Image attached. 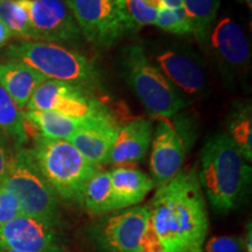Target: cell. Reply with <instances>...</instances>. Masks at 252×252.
<instances>
[{"instance_id":"cell-19","label":"cell","mask_w":252,"mask_h":252,"mask_svg":"<svg viewBox=\"0 0 252 252\" xmlns=\"http://www.w3.org/2000/svg\"><path fill=\"white\" fill-rule=\"evenodd\" d=\"M25 126L32 127V133L46 139L68 140L76 132L86 119H77L52 111L23 112Z\"/></svg>"},{"instance_id":"cell-9","label":"cell","mask_w":252,"mask_h":252,"mask_svg":"<svg viewBox=\"0 0 252 252\" xmlns=\"http://www.w3.org/2000/svg\"><path fill=\"white\" fill-rule=\"evenodd\" d=\"M25 109L52 111L77 119L89 118L104 110L97 100L91 98L86 88L50 78H46L36 88Z\"/></svg>"},{"instance_id":"cell-13","label":"cell","mask_w":252,"mask_h":252,"mask_svg":"<svg viewBox=\"0 0 252 252\" xmlns=\"http://www.w3.org/2000/svg\"><path fill=\"white\" fill-rule=\"evenodd\" d=\"M0 249L23 252H62V244L54 225L19 215L0 225Z\"/></svg>"},{"instance_id":"cell-35","label":"cell","mask_w":252,"mask_h":252,"mask_svg":"<svg viewBox=\"0 0 252 252\" xmlns=\"http://www.w3.org/2000/svg\"><path fill=\"white\" fill-rule=\"evenodd\" d=\"M115 1H116V2H119V1H121V0H115Z\"/></svg>"},{"instance_id":"cell-33","label":"cell","mask_w":252,"mask_h":252,"mask_svg":"<svg viewBox=\"0 0 252 252\" xmlns=\"http://www.w3.org/2000/svg\"><path fill=\"white\" fill-rule=\"evenodd\" d=\"M238 1L244 2L245 5H248V7H249V8H251V7H252V0H238Z\"/></svg>"},{"instance_id":"cell-20","label":"cell","mask_w":252,"mask_h":252,"mask_svg":"<svg viewBox=\"0 0 252 252\" xmlns=\"http://www.w3.org/2000/svg\"><path fill=\"white\" fill-rule=\"evenodd\" d=\"M81 204L93 216L115 213L110 171L99 169L91 176L84 187Z\"/></svg>"},{"instance_id":"cell-31","label":"cell","mask_w":252,"mask_h":252,"mask_svg":"<svg viewBox=\"0 0 252 252\" xmlns=\"http://www.w3.org/2000/svg\"><path fill=\"white\" fill-rule=\"evenodd\" d=\"M163 7L167 8H179L182 7L181 0H161Z\"/></svg>"},{"instance_id":"cell-28","label":"cell","mask_w":252,"mask_h":252,"mask_svg":"<svg viewBox=\"0 0 252 252\" xmlns=\"http://www.w3.org/2000/svg\"><path fill=\"white\" fill-rule=\"evenodd\" d=\"M21 215L17 198L0 186V225Z\"/></svg>"},{"instance_id":"cell-7","label":"cell","mask_w":252,"mask_h":252,"mask_svg":"<svg viewBox=\"0 0 252 252\" xmlns=\"http://www.w3.org/2000/svg\"><path fill=\"white\" fill-rule=\"evenodd\" d=\"M97 228V241L104 252H163L146 206L115 212Z\"/></svg>"},{"instance_id":"cell-12","label":"cell","mask_w":252,"mask_h":252,"mask_svg":"<svg viewBox=\"0 0 252 252\" xmlns=\"http://www.w3.org/2000/svg\"><path fill=\"white\" fill-rule=\"evenodd\" d=\"M186 151L187 141L182 126L173 124L168 118L160 119L156 127L150 159L151 178L157 187L167 184L181 171Z\"/></svg>"},{"instance_id":"cell-8","label":"cell","mask_w":252,"mask_h":252,"mask_svg":"<svg viewBox=\"0 0 252 252\" xmlns=\"http://www.w3.org/2000/svg\"><path fill=\"white\" fill-rule=\"evenodd\" d=\"M82 36L98 47H109L128 33L115 0H67Z\"/></svg>"},{"instance_id":"cell-15","label":"cell","mask_w":252,"mask_h":252,"mask_svg":"<svg viewBox=\"0 0 252 252\" xmlns=\"http://www.w3.org/2000/svg\"><path fill=\"white\" fill-rule=\"evenodd\" d=\"M118 130L117 122L104 109L87 118L68 141L86 159L100 166L106 162Z\"/></svg>"},{"instance_id":"cell-25","label":"cell","mask_w":252,"mask_h":252,"mask_svg":"<svg viewBox=\"0 0 252 252\" xmlns=\"http://www.w3.org/2000/svg\"><path fill=\"white\" fill-rule=\"evenodd\" d=\"M0 20L21 41H35L24 0H0Z\"/></svg>"},{"instance_id":"cell-24","label":"cell","mask_w":252,"mask_h":252,"mask_svg":"<svg viewBox=\"0 0 252 252\" xmlns=\"http://www.w3.org/2000/svg\"><path fill=\"white\" fill-rule=\"evenodd\" d=\"M0 130L14 140L19 147L27 143L28 134L25 126L23 111L0 86Z\"/></svg>"},{"instance_id":"cell-30","label":"cell","mask_w":252,"mask_h":252,"mask_svg":"<svg viewBox=\"0 0 252 252\" xmlns=\"http://www.w3.org/2000/svg\"><path fill=\"white\" fill-rule=\"evenodd\" d=\"M11 36H12L11 31H9L8 28L6 27V25L0 20V47L4 46L5 43L11 39Z\"/></svg>"},{"instance_id":"cell-32","label":"cell","mask_w":252,"mask_h":252,"mask_svg":"<svg viewBox=\"0 0 252 252\" xmlns=\"http://www.w3.org/2000/svg\"><path fill=\"white\" fill-rule=\"evenodd\" d=\"M252 234H251V229H249L248 234H247V238L243 242V245H245V250L247 252H252Z\"/></svg>"},{"instance_id":"cell-14","label":"cell","mask_w":252,"mask_h":252,"mask_svg":"<svg viewBox=\"0 0 252 252\" xmlns=\"http://www.w3.org/2000/svg\"><path fill=\"white\" fill-rule=\"evenodd\" d=\"M154 64L179 91L196 96L206 89L207 74L201 60L180 47H169L153 55Z\"/></svg>"},{"instance_id":"cell-5","label":"cell","mask_w":252,"mask_h":252,"mask_svg":"<svg viewBox=\"0 0 252 252\" xmlns=\"http://www.w3.org/2000/svg\"><path fill=\"white\" fill-rule=\"evenodd\" d=\"M122 68L127 84L152 116L174 117L187 104L184 94L167 80L141 46L123 49Z\"/></svg>"},{"instance_id":"cell-3","label":"cell","mask_w":252,"mask_h":252,"mask_svg":"<svg viewBox=\"0 0 252 252\" xmlns=\"http://www.w3.org/2000/svg\"><path fill=\"white\" fill-rule=\"evenodd\" d=\"M30 152L56 196L81 204L87 182L100 166L86 159L68 140L36 137Z\"/></svg>"},{"instance_id":"cell-34","label":"cell","mask_w":252,"mask_h":252,"mask_svg":"<svg viewBox=\"0 0 252 252\" xmlns=\"http://www.w3.org/2000/svg\"><path fill=\"white\" fill-rule=\"evenodd\" d=\"M0 252H23V251H17V250H11V249H0Z\"/></svg>"},{"instance_id":"cell-26","label":"cell","mask_w":252,"mask_h":252,"mask_svg":"<svg viewBox=\"0 0 252 252\" xmlns=\"http://www.w3.org/2000/svg\"><path fill=\"white\" fill-rule=\"evenodd\" d=\"M154 25L160 30L175 34V35L184 36L193 34V27L184 7H160Z\"/></svg>"},{"instance_id":"cell-18","label":"cell","mask_w":252,"mask_h":252,"mask_svg":"<svg viewBox=\"0 0 252 252\" xmlns=\"http://www.w3.org/2000/svg\"><path fill=\"white\" fill-rule=\"evenodd\" d=\"M45 80L43 75L18 60L0 63V86L20 110L26 108L32 94Z\"/></svg>"},{"instance_id":"cell-22","label":"cell","mask_w":252,"mask_h":252,"mask_svg":"<svg viewBox=\"0 0 252 252\" xmlns=\"http://www.w3.org/2000/svg\"><path fill=\"white\" fill-rule=\"evenodd\" d=\"M198 42L206 43L215 24L220 0H181Z\"/></svg>"},{"instance_id":"cell-29","label":"cell","mask_w":252,"mask_h":252,"mask_svg":"<svg viewBox=\"0 0 252 252\" xmlns=\"http://www.w3.org/2000/svg\"><path fill=\"white\" fill-rule=\"evenodd\" d=\"M12 158H13V154L9 150L7 140H6L4 134L0 133V184L4 180L6 173L8 171Z\"/></svg>"},{"instance_id":"cell-10","label":"cell","mask_w":252,"mask_h":252,"mask_svg":"<svg viewBox=\"0 0 252 252\" xmlns=\"http://www.w3.org/2000/svg\"><path fill=\"white\" fill-rule=\"evenodd\" d=\"M35 41L76 45L82 33L67 0H24Z\"/></svg>"},{"instance_id":"cell-4","label":"cell","mask_w":252,"mask_h":252,"mask_svg":"<svg viewBox=\"0 0 252 252\" xmlns=\"http://www.w3.org/2000/svg\"><path fill=\"white\" fill-rule=\"evenodd\" d=\"M6 55L24 62L46 78L82 88L100 84L98 69L87 56L68 47L46 41H20L8 47Z\"/></svg>"},{"instance_id":"cell-16","label":"cell","mask_w":252,"mask_h":252,"mask_svg":"<svg viewBox=\"0 0 252 252\" xmlns=\"http://www.w3.org/2000/svg\"><path fill=\"white\" fill-rule=\"evenodd\" d=\"M153 137L152 123L138 118L119 127L105 163L115 167H131L140 162L149 151Z\"/></svg>"},{"instance_id":"cell-2","label":"cell","mask_w":252,"mask_h":252,"mask_svg":"<svg viewBox=\"0 0 252 252\" xmlns=\"http://www.w3.org/2000/svg\"><path fill=\"white\" fill-rule=\"evenodd\" d=\"M201 187L217 213L234 210L251 180V167L226 132L208 138L201 153Z\"/></svg>"},{"instance_id":"cell-17","label":"cell","mask_w":252,"mask_h":252,"mask_svg":"<svg viewBox=\"0 0 252 252\" xmlns=\"http://www.w3.org/2000/svg\"><path fill=\"white\" fill-rule=\"evenodd\" d=\"M110 175L115 212L138 206L156 187L150 175L134 167H115Z\"/></svg>"},{"instance_id":"cell-6","label":"cell","mask_w":252,"mask_h":252,"mask_svg":"<svg viewBox=\"0 0 252 252\" xmlns=\"http://www.w3.org/2000/svg\"><path fill=\"white\" fill-rule=\"evenodd\" d=\"M17 198L21 215L56 226L60 222L59 197L34 162L30 150L19 149L0 184Z\"/></svg>"},{"instance_id":"cell-1","label":"cell","mask_w":252,"mask_h":252,"mask_svg":"<svg viewBox=\"0 0 252 252\" xmlns=\"http://www.w3.org/2000/svg\"><path fill=\"white\" fill-rule=\"evenodd\" d=\"M146 208L163 252H203L209 219L195 169L158 187Z\"/></svg>"},{"instance_id":"cell-11","label":"cell","mask_w":252,"mask_h":252,"mask_svg":"<svg viewBox=\"0 0 252 252\" xmlns=\"http://www.w3.org/2000/svg\"><path fill=\"white\" fill-rule=\"evenodd\" d=\"M210 47L226 80L232 81L248 71L250 45L241 25L225 17L214 24L209 35Z\"/></svg>"},{"instance_id":"cell-27","label":"cell","mask_w":252,"mask_h":252,"mask_svg":"<svg viewBox=\"0 0 252 252\" xmlns=\"http://www.w3.org/2000/svg\"><path fill=\"white\" fill-rule=\"evenodd\" d=\"M206 252H242L243 241L232 236H215L203 245Z\"/></svg>"},{"instance_id":"cell-23","label":"cell","mask_w":252,"mask_h":252,"mask_svg":"<svg viewBox=\"0 0 252 252\" xmlns=\"http://www.w3.org/2000/svg\"><path fill=\"white\" fill-rule=\"evenodd\" d=\"M118 5L127 32L156 24L158 11L163 7L161 0H121Z\"/></svg>"},{"instance_id":"cell-21","label":"cell","mask_w":252,"mask_h":252,"mask_svg":"<svg viewBox=\"0 0 252 252\" xmlns=\"http://www.w3.org/2000/svg\"><path fill=\"white\" fill-rule=\"evenodd\" d=\"M228 135L247 161L252 160V109L250 102L235 103L228 116Z\"/></svg>"}]
</instances>
